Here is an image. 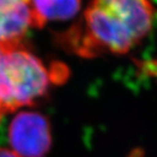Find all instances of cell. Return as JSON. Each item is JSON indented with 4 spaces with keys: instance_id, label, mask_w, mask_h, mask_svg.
Here are the masks:
<instances>
[{
    "instance_id": "cell-7",
    "label": "cell",
    "mask_w": 157,
    "mask_h": 157,
    "mask_svg": "<svg viewBox=\"0 0 157 157\" xmlns=\"http://www.w3.org/2000/svg\"><path fill=\"white\" fill-rule=\"evenodd\" d=\"M3 115H4V113H3V111H2L1 107H0V121H1V119H2V117H3Z\"/></svg>"
},
{
    "instance_id": "cell-5",
    "label": "cell",
    "mask_w": 157,
    "mask_h": 157,
    "mask_svg": "<svg viewBox=\"0 0 157 157\" xmlns=\"http://www.w3.org/2000/svg\"><path fill=\"white\" fill-rule=\"evenodd\" d=\"M37 29L48 21H67L76 17L81 0H31Z\"/></svg>"
},
{
    "instance_id": "cell-1",
    "label": "cell",
    "mask_w": 157,
    "mask_h": 157,
    "mask_svg": "<svg viewBox=\"0 0 157 157\" xmlns=\"http://www.w3.org/2000/svg\"><path fill=\"white\" fill-rule=\"evenodd\" d=\"M155 18L152 0H91L62 43L88 58L125 54L149 35Z\"/></svg>"
},
{
    "instance_id": "cell-2",
    "label": "cell",
    "mask_w": 157,
    "mask_h": 157,
    "mask_svg": "<svg viewBox=\"0 0 157 157\" xmlns=\"http://www.w3.org/2000/svg\"><path fill=\"white\" fill-rule=\"evenodd\" d=\"M55 75L24 45L0 49V107L3 113L32 106L48 93Z\"/></svg>"
},
{
    "instance_id": "cell-6",
    "label": "cell",
    "mask_w": 157,
    "mask_h": 157,
    "mask_svg": "<svg viewBox=\"0 0 157 157\" xmlns=\"http://www.w3.org/2000/svg\"><path fill=\"white\" fill-rule=\"evenodd\" d=\"M0 157H21L8 147H0Z\"/></svg>"
},
{
    "instance_id": "cell-3",
    "label": "cell",
    "mask_w": 157,
    "mask_h": 157,
    "mask_svg": "<svg viewBox=\"0 0 157 157\" xmlns=\"http://www.w3.org/2000/svg\"><path fill=\"white\" fill-rule=\"evenodd\" d=\"M8 142L21 157H46L52 146L49 119L38 111H20L9 124Z\"/></svg>"
},
{
    "instance_id": "cell-4",
    "label": "cell",
    "mask_w": 157,
    "mask_h": 157,
    "mask_svg": "<svg viewBox=\"0 0 157 157\" xmlns=\"http://www.w3.org/2000/svg\"><path fill=\"white\" fill-rule=\"evenodd\" d=\"M31 28H36L31 0H0V49L23 45Z\"/></svg>"
}]
</instances>
